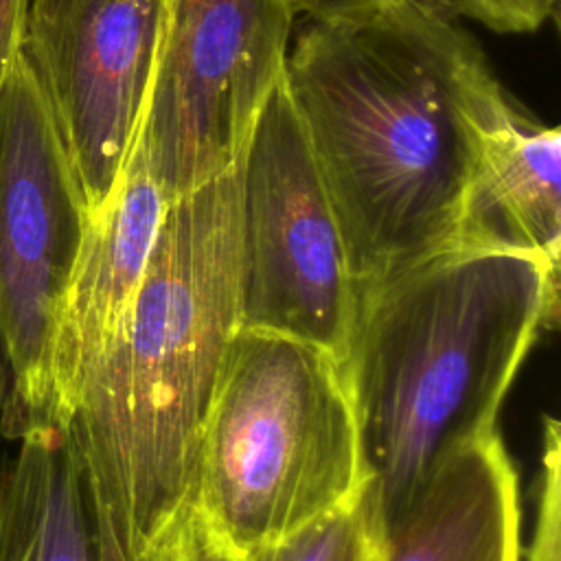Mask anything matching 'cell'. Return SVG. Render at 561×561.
Masks as SVG:
<instances>
[{
  "label": "cell",
  "instance_id": "cell-1",
  "mask_svg": "<svg viewBox=\"0 0 561 561\" xmlns=\"http://www.w3.org/2000/svg\"><path fill=\"white\" fill-rule=\"evenodd\" d=\"M283 79L355 287L462 241L471 180L515 105L447 0L309 20Z\"/></svg>",
  "mask_w": 561,
  "mask_h": 561
},
{
  "label": "cell",
  "instance_id": "cell-2",
  "mask_svg": "<svg viewBox=\"0 0 561 561\" xmlns=\"http://www.w3.org/2000/svg\"><path fill=\"white\" fill-rule=\"evenodd\" d=\"M239 327L237 162L169 204L66 423L127 561L188 511L202 427Z\"/></svg>",
  "mask_w": 561,
  "mask_h": 561
},
{
  "label": "cell",
  "instance_id": "cell-3",
  "mask_svg": "<svg viewBox=\"0 0 561 561\" xmlns=\"http://www.w3.org/2000/svg\"><path fill=\"white\" fill-rule=\"evenodd\" d=\"M557 313L559 267L491 241H460L357 285L342 366L383 535L445 454L495 430Z\"/></svg>",
  "mask_w": 561,
  "mask_h": 561
},
{
  "label": "cell",
  "instance_id": "cell-4",
  "mask_svg": "<svg viewBox=\"0 0 561 561\" xmlns=\"http://www.w3.org/2000/svg\"><path fill=\"white\" fill-rule=\"evenodd\" d=\"M366 482L342 362L311 342L239 327L202 427L188 506L245 554L348 504Z\"/></svg>",
  "mask_w": 561,
  "mask_h": 561
},
{
  "label": "cell",
  "instance_id": "cell-5",
  "mask_svg": "<svg viewBox=\"0 0 561 561\" xmlns=\"http://www.w3.org/2000/svg\"><path fill=\"white\" fill-rule=\"evenodd\" d=\"M88 210L50 112L18 57L0 92V434L48 427V370Z\"/></svg>",
  "mask_w": 561,
  "mask_h": 561
},
{
  "label": "cell",
  "instance_id": "cell-6",
  "mask_svg": "<svg viewBox=\"0 0 561 561\" xmlns=\"http://www.w3.org/2000/svg\"><path fill=\"white\" fill-rule=\"evenodd\" d=\"M355 300L333 206L280 79L239 158V322L344 362Z\"/></svg>",
  "mask_w": 561,
  "mask_h": 561
},
{
  "label": "cell",
  "instance_id": "cell-7",
  "mask_svg": "<svg viewBox=\"0 0 561 561\" xmlns=\"http://www.w3.org/2000/svg\"><path fill=\"white\" fill-rule=\"evenodd\" d=\"M294 18L287 0H167L138 145L169 202L239 162Z\"/></svg>",
  "mask_w": 561,
  "mask_h": 561
},
{
  "label": "cell",
  "instance_id": "cell-8",
  "mask_svg": "<svg viewBox=\"0 0 561 561\" xmlns=\"http://www.w3.org/2000/svg\"><path fill=\"white\" fill-rule=\"evenodd\" d=\"M167 0H24L20 57L61 138L88 219L140 134Z\"/></svg>",
  "mask_w": 561,
  "mask_h": 561
},
{
  "label": "cell",
  "instance_id": "cell-9",
  "mask_svg": "<svg viewBox=\"0 0 561 561\" xmlns=\"http://www.w3.org/2000/svg\"><path fill=\"white\" fill-rule=\"evenodd\" d=\"M169 204L136 138L110 202L88 219L61 302L48 370L50 425L70 421L90 362L147 270Z\"/></svg>",
  "mask_w": 561,
  "mask_h": 561
},
{
  "label": "cell",
  "instance_id": "cell-10",
  "mask_svg": "<svg viewBox=\"0 0 561 561\" xmlns=\"http://www.w3.org/2000/svg\"><path fill=\"white\" fill-rule=\"evenodd\" d=\"M517 482L497 430L465 440L386 530L381 561H519Z\"/></svg>",
  "mask_w": 561,
  "mask_h": 561
},
{
  "label": "cell",
  "instance_id": "cell-11",
  "mask_svg": "<svg viewBox=\"0 0 561 561\" xmlns=\"http://www.w3.org/2000/svg\"><path fill=\"white\" fill-rule=\"evenodd\" d=\"M15 443L0 456V561H127L68 425Z\"/></svg>",
  "mask_w": 561,
  "mask_h": 561
},
{
  "label": "cell",
  "instance_id": "cell-12",
  "mask_svg": "<svg viewBox=\"0 0 561 561\" xmlns=\"http://www.w3.org/2000/svg\"><path fill=\"white\" fill-rule=\"evenodd\" d=\"M561 129L515 107L482 153L467 193L462 241L533 250L559 267Z\"/></svg>",
  "mask_w": 561,
  "mask_h": 561
},
{
  "label": "cell",
  "instance_id": "cell-13",
  "mask_svg": "<svg viewBox=\"0 0 561 561\" xmlns=\"http://www.w3.org/2000/svg\"><path fill=\"white\" fill-rule=\"evenodd\" d=\"M383 528L373 491L307 524L305 528L259 546L243 554L245 561H381Z\"/></svg>",
  "mask_w": 561,
  "mask_h": 561
},
{
  "label": "cell",
  "instance_id": "cell-14",
  "mask_svg": "<svg viewBox=\"0 0 561 561\" xmlns=\"http://www.w3.org/2000/svg\"><path fill=\"white\" fill-rule=\"evenodd\" d=\"M526 561H561V425L554 416H543L537 513Z\"/></svg>",
  "mask_w": 561,
  "mask_h": 561
},
{
  "label": "cell",
  "instance_id": "cell-15",
  "mask_svg": "<svg viewBox=\"0 0 561 561\" xmlns=\"http://www.w3.org/2000/svg\"><path fill=\"white\" fill-rule=\"evenodd\" d=\"M140 561H245L243 554L219 541L188 506L184 517Z\"/></svg>",
  "mask_w": 561,
  "mask_h": 561
},
{
  "label": "cell",
  "instance_id": "cell-16",
  "mask_svg": "<svg viewBox=\"0 0 561 561\" xmlns=\"http://www.w3.org/2000/svg\"><path fill=\"white\" fill-rule=\"evenodd\" d=\"M458 15L495 33H530L557 15L559 0H447Z\"/></svg>",
  "mask_w": 561,
  "mask_h": 561
},
{
  "label": "cell",
  "instance_id": "cell-17",
  "mask_svg": "<svg viewBox=\"0 0 561 561\" xmlns=\"http://www.w3.org/2000/svg\"><path fill=\"white\" fill-rule=\"evenodd\" d=\"M24 0H0V92L20 57Z\"/></svg>",
  "mask_w": 561,
  "mask_h": 561
},
{
  "label": "cell",
  "instance_id": "cell-18",
  "mask_svg": "<svg viewBox=\"0 0 561 561\" xmlns=\"http://www.w3.org/2000/svg\"><path fill=\"white\" fill-rule=\"evenodd\" d=\"M294 13H305L309 20H337L386 7L394 0H287Z\"/></svg>",
  "mask_w": 561,
  "mask_h": 561
}]
</instances>
